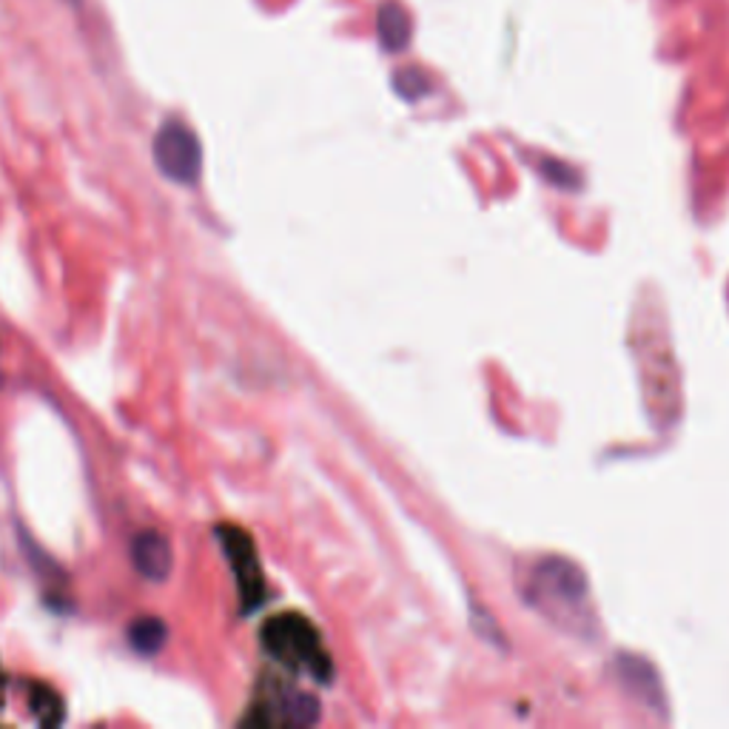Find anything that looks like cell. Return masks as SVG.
<instances>
[{"instance_id": "4", "label": "cell", "mask_w": 729, "mask_h": 729, "mask_svg": "<svg viewBox=\"0 0 729 729\" xmlns=\"http://www.w3.org/2000/svg\"><path fill=\"white\" fill-rule=\"evenodd\" d=\"M219 536H223V547H226V556L234 567V576H237L243 604H246V610H254L266 598V576L259 567L254 542L239 527H223Z\"/></svg>"}, {"instance_id": "8", "label": "cell", "mask_w": 729, "mask_h": 729, "mask_svg": "<svg viewBox=\"0 0 729 729\" xmlns=\"http://www.w3.org/2000/svg\"><path fill=\"white\" fill-rule=\"evenodd\" d=\"M132 644L137 647L140 653H146V656H154V653L163 647L166 641V627L157 622V618H137L132 624Z\"/></svg>"}, {"instance_id": "9", "label": "cell", "mask_w": 729, "mask_h": 729, "mask_svg": "<svg viewBox=\"0 0 729 729\" xmlns=\"http://www.w3.org/2000/svg\"><path fill=\"white\" fill-rule=\"evenodd\" d=\"M393 83H397V92L408 100H417L419 94L428 92V78H424V74L413 66L399 69L397 78H393Z\"/></svg>"}, {"instance_id": "2", "label": "cell", "mask_w": 729, "mask_h": 729, "mask_svg": "<svg viewBox=\"0 0 729 729\" xmlns=\"http://www.w3.org/2000/svg\"><path fill=\"white\" fill-rule=\"evenodd\" d=\"M533 602L556 618H582L587 602V582L576 564L547 558L533 573Z\"/></svg>"}, {"instance_id": "5", "label": "cell", "mask_w": 729, "mask_h": 729, "mask_svg": "<svg viewBox=\"0 0 729 729\" xmlns=\"http://www.w3.org/2000/svg\"><path fill=\"white\" fill-rule=\"evenodd\" d=\"M259 723H283V727H311L319 718L317 698L299 690L279 692L268 707H259Z\"/></svg>"}, {"instance_id": "6", "label": "cell", "mask_w": 729, "mask_h": 729, "mask_svg": "<svg viewBox=\"0 0 729 729\" xmlns=\"http://www.w3.org/2000/svg\"><path fill=\"white\" fill-rule=\"evenodd\" d=\"M132 558L134 567L140 571V576L152 578V582H160V578H166L168 571H172V547L160 533H140L132 544Z\"/></svg>"}, {"instance_id": "3", "label": "cell", "mask_w": 729, "mask_h": 729, "mask_svg": "<svg viewBox=\"0 0 729 729\" xmlns=\"http://www.w3.org/2000/svg\"><path fill=\"white\" fill-rule=\"evenodd\" d=\"M154 163L174 183H197L203 172V148L192 126L183 120H166L154 137Z\"/></svg>"}, {"instance_id": "1", "label": "cell", "mask_w": 729, "mask_h": 729, "mask_svg": "<svg viewBox=\"0 0 729 729\" xmlns=\"http://www.w3.org/2000/svg\"><path fill=\"white\" fill-rule=\"evenodd\" d=\"M263 644L279 664H286L288 670L311 676L322 684L333 678V661L322 644V636L299 613H283V616L271 618L263 627Z\"/></svg>"}, {"instance_id": "7", "label": "cell", "mask_w": 729, "mask_h": 729, "mask_svg": "<svg viewBox=\"0 0 729 729\" xmlns=\"http://www.w3.org/2000/svg\"><path fill=\"white\" fill-rule=\"evenodd\" d=\"M377 34L379 43H382L388 52H399V49L408 47V40H411V14L404 12L399 3L388 0L377 12Z\"/></svg>"}]
</instances>
